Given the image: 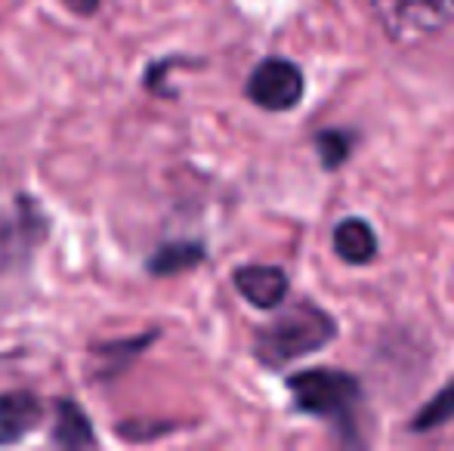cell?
Instances as JSON below:
<instances>
[{"label": "cell", "instance_id": "cell-1", "mask_svg": "<svg viewBox=\"0 0 454 451\" xmlns=\"http://www.w3.org/2000/svg\"><path fill=\"white\" fill-rule=\"evenodd\" d=\"M334 338V322L328 313H322L312 303H297V307L285 309L275 322L260 331L257 338V355L266 365L278 368L287 362L300 359V355L316 353Z\"/></svg>", "mask_w": 454, "mask_h": 451}, {"label": "cell", "instance_id": "cell-2", "mask_svg": "<svg viewBox=\"0 0 454 451\" xmlns=\"http://www.w3.org/2000/svg\"><path fill=\"white\" fill-rule=\"evenodd\" d=\"M291 393L300 411L322 417H337L349 411L359 399V386L343 371H303L291 377Z\"/></svg>", "mask_w": 454, "mask_h": 451}, {"label": "cell", "instance_id": "cell-3", "mask_svg": "<svg viewBox=\"0 0 454 451\" xmlns=\"http://www.w3.org/2000/svg\"><path fill=\"white\" fill-rule=\"evenodd\" d=\"M383 28L395 41H418L442 28L454 12V0H374Z\"/></svg>", "mask_w": 454, "mask_h": 451}, {"label": "cell", "instance_id": "cell-4", "mask_svg": "<svg viewBox=\"0 0 454 451\" xmlns=\"http://www.w3.org/2000/svg\"><path fill=\"white\" fill-rule=\"evenodd\" d=\"M247 97L266 112H287L303 97V74L287 59H266L254 68Z\"/></svg>", "mask_w": 454, "mask_h": 451}, {"label": "cell", "instance_id": "cell-5", "mask_svg": "<svg viewBox=\"0 0 454 451\" xmlns=\"http://www.w3.org/2000/svg\"><path fill=\"white\" fill-rule=\"evenodd\" d=\"M43 405L35 393H4L0 396V446H16L41 427Z\"/></svg>", "mask_w": 454, "mask_h": 451}, {"label": "cell", "instance_id": "cell-6", "mask_svg": "<svg viewBox=\"0 0 454 451\" xmlns=\"http://www.w3.org/2000/svg\"><path fill=\"white\" fill-rule=\"evenodd\" d=\"M235 288L247 303L260 309H272L287 297V278L275 266H245L235 272Z\"/></svg>", "mask_w": 454, "mask_h": 451}, {"label": "cell", "instance_id": "cell-7", "mask_svg": "<svg viewBox=\"0 0 454 451\" xmlns=\"http://www.w3.org/2000/svg\"><path fill=\"white\" fill-rule=\"evenodd\" d=\"M53 446H62V448H90V446H96L93 424L87 421V415L81 411V405L72 402V399H62V402L56 405Z\"/></svg>", "mask_w": 454, "mask_h": 451}, {"label": "cell", "instance_id": "cell-8", "mask_svg": "<svg viewBox=\"0 0 454 451\" xmlns=\"http://www.w3.org/2000/svg\"><path fill=\"white\" fill-rule=\"evenodd\" d=\"M334 251L347 263H368L377 253V238L364 220H343L334 232Z\"/></svg>", "mask_w": 454, "mask_h": 451}, {"label": "cell", "instance_id": "cell-9", "mask_svg": "<svg viewBox=\"0 0 454 451\" xmlns=\"http://www.w3.org/2000/svg\"><path fill=\"white\" fill-rule=\"evenodd\" d=\"M204 257V247L201 245H192V241H176V245H164L161 251L152 257L149 269L155 276H176V272L192 269L195 263H201Z\"/></svg>", "mask_w": 454, "mask_h": 451}, {"label": "cell", "instance_id": "cell-10", "mask_svg": "<svg viewBox=\"0 0 454 451\" xmlns=\"http://www.w3.org/2000/svg\"><path fill=\"white\" fill-rule=\"evenodd\" d=\"M454 415V386L451 390H445L442 396H436L430 402V408L424 411V415L414 421V430H430V427H436L439 421H445V417H451Z\"/></svg>", "mask_w": 454, "mask_h": 451}, {"label": "cell", "instance_id": "cell-11", "mask_svg": "<svg viewBox=\"0 0 454 451\" xmlns=\"http://www.w3.org/2000/svg\"><path fill=\"white\" fill-rule=\"evenodd\" d=\"M347 139L337 136V133H328V136L322 139V152H325V164H337L343 155H347Z\"/></svg>", "mask_w": 454, "mask_h": 451}, {"label": "cell", "instance_id": "cell-12", "mask_svg": "<svg viewBox=\"0 0 454 451\" xmlns=\"http://www.w3.org/2000/svg\"><path fill=\"white\" fill-rule=\"evenodd\" d=\"M102 0H66V6L72 12H78V16H93L96 10H99Z\"/></svg>", "mask_w": 454, "mask_h": 451}]
</instances>
